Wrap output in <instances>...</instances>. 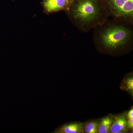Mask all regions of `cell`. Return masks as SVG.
Returning a JSON list of instances; mask_svg holds the SVG:
<instances>
[{
    "instance_id": "8fae6325",
    "label": "cell",
    "mask_w": 133,
    "mask_h": 133,
    "mask_svg": "<svg viewBox=\"0 0 133 133\" xmlns=\"http://www.w3.org/2000/svg\"><path fill=\"white\" fill-rule=\"evenodd\" d=\"M127 117L128 118H133V109H131L129 111L127 115Z\"/></svg>"
},
{
    "instance_id": "30bf717a",
    "label": "cell",
    "mask_w": 133,
    "mask_h": 133,
    "mask_svg": "<svg viewBox=\"0 0 133 133\" xmlns=\"http://www.w3.org/2000/svg\"><path fill=\"white\" fill-rule=\"evenodd\" d=\"M127 126L130 129L133 128V118H128V121L127 122Z\"/></svg>"
},
{
    "instance_id": "52a82bcc",
    "label": "cell",
    "mask_w": 133,
    "mask_h": 133,
    "mask_svg": "<svg viewBox=\"0 0 133 133\" xmlns=\"http://www.w3.org/2000/svg\"><path fill=\"white\" fill-rule=\"evenodd\" d=\"M113 122L110 117H106L102 119L98 124V133H108L110 132V128Z\"/></svg>"
},
{
    "instance_id": "ba28073f",
    "label": "cell",
    "mask_w": 133,
    "mask_h": 133,
    "mask_svg": "<svg viewBox=\"0 0 133 133\" xmlns=\"http://www.w3.org/2000/svg\"><path fill=\"white\" fill-rule=\"evenodd\" d=\"M98 123L97 122L92 121L88 122L84 127V131L87 133H98Z\"/></svg>"
},
{
    "instance_id": "3957f363",
    "label": "cell",
    "mask_w": 133,
    "mask_h": 133,
    "mask_svg": "<svg viewBox=\"0 0 133 133\" xmlns=\"http://www.w3.org/2000/svg\"><path fill=\"white\" fill-rule=\"evenodd\" d=\"M109 18L133 23V0H101Z\"/></svg>"
},
{
    "instance_id": "8992f818",
    "label": "cell",
    "mask_w": 133,
    "mask_h": 133,
    "mask_svg": "<svg viewBox=\"0 0 133 133\" xmlns=\"http://www.w3.org/2000/svg\"><path fill=\"white\" fill-rule=\"evenodd\" d=\"M127 126V121L123 116H119L115 118L113 122L111 128L110 132L113 133H122L125 129Z\"/></svg>"
},
{
    "instance_id": "277c9868",
    "label": "cell",
    "mask_w": 133,
    "mask_h": 133,
    "mask_svg": "<svg viewBox=\"0 0 133 133\" xmlns=\"http://www.w3.org/2000/svg\"><path fill=\"white\" fill-rule=\"evenodd\" d=\"M43 5L45 12L48 14L62 10L66 12L69 8L65 0H43Z\"/></svg>"
},
{
    "instance_id": "9c48e42d",
    "label": "cell",
    "mask_w": 133,
    "mask_h": 133,
    "mask_svg": "<svg viewBox=\"0 0 133 133\" xmlns=\"http://www.w3.org/2000/svg\"><path fill=\"white\" fill-rule=\"evenodd\" d=\"M126 84H127V87L129 90L133 91V79L132 78L128 79L126 81Z\"/></svg>"
},
{
    "instance_id": "5b68a950",
    "label": "cell",
    "mask_w": 133,
    "mask_h": 133,
    "mask_svg": "<svg viewBox=\"0 0 133 133\" xmlns=\"http://www.w3.org/2000/svg\"><path fill=\"white\" fill-rule=\"evenodd\" d=\"M84 132L83 124L81 123H71L65 124L57 129L55 133H80Z\"/></svg>"
},
{
    "instance_id": "6da1fadb",
    "label": "cell",
    "mask_w": 133,
    "mask_h": 133,
    "mask_svg": "<svg viewBox=\"0 0 133 133\" xmlns=\"http://www.w3.org/2000/svg\"><path fill=\"white\" fill-rule=\"evenodd\" d=\"M93 30V43L99 49L112 52L132 48L133 23L109 18Z\"/></svg>"
},
{
    "instance_id": "7c38bea8",
    "label": "cell",
    "mask_w": 133,
    "mask_h": 133,
    "mask_svg": "<svg viewBox=\"0 0 133 133\" xmlns=\"http://www.w3.org/2000/svg\"><path fill=\"white\" fill-rule=\"evenodd\" d=\"M74 1V0H65V1H66V2H67V4H68V5H69V7H70V6H71V5L72 3H73Z\"/></svg>"
},
{
    "instance_id": "7a4b0ae2",
    "label": "cell",
    "mask_w": 133,
    "mask_h": 133,
    "mask_svg": "<svg viewBox=\"0 0 133 133\" xmlns=\"http://www.w3.org/2000/svg\"><path fill=\"white\" fill-rule=\"evenodd\" d=\"M66 12L75 27L85 33L109 18L101 0H74Z\"/></svg>"
}]
</instances>
